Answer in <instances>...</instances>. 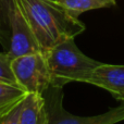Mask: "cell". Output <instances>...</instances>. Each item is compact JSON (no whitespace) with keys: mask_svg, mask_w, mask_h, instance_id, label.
<instances>
[{"mask_svg":"<svg viewBox=\"0 0 124 124\" xmlns=\"http://www.w3.org/2000/svg\"><path fill=\"white\" fill-rule=\"evenodd\" d=\"M15 1L43 52L65 39L75 38L85 31V25L78 17L71 15L56 0Z\"/></svg>","mask_w":124,"mask_h":124,"instance_id":"6da1fadb","label":"cell"},{"mask_svg":"<svg viewBox=\"0 0 124 124\" xmlns=\"http://www.w3.org/2000/svg\"><path fill=\"white\" fill-rule=\"evenodd\" d=\"M51 78V86L63 87L71 82L85 83L95 68L101 62L84 54L74 38L57 44L44 52Z\"/></svg>","mask_w":124,"mask_h":124,"instance_id":"7a4b0ae2","label":"cell"},{"mask_svg":"<svg viewBox=\"0 0 124 124\" xmlns=\"http://www.w3.org/2000/svg\"><path fill=\"white\" fill-rule=\"evenodd\" d=\"M47 110V124H116L124 120V103L116 109L95 116H77L62 106V87L50 85L43 93Z\"/></svg>","mask_w":124,"mask_h":124,"instance_id":"3957f363","label":"cell"},{"mask_svg":"<svg viewBox=\"0 0 124 124\" xmlns=\"http://www.w3.org/2000/svg\"><path fill=\"white\" fill-rule=\"evenodd\" d=\"M11 68L17 84L28 94H43L51 85L49 69L44 52H34L12 59Z\"/></svg>","mask_w":124,"mask_h":124,"instance_id":"277c9868","label":"cell"},{"mask_svg":"<svg viewBox=\"0 0 124 124\" xmlns=\"http://www.w3.org/2000/svg\"><path fill=\"white\" fill-rule=\"evenodd\" d=\"M34 52L43 51L30 24L20 10L16 1H14V7L11 15V38L7 54L12 60L17 57Z\"/></svg>","mask_w":124,"mask_h":124,"instance_id":"5b68a950","label":"cell"},{"mask_svg":"<svg viewBox=\"0 0 124 124\" xmlns=\"http://www.w3.org/2000/svg\"><path fill=\"white\" fill-rule=\"evenodd\" d=\"M85 83L108 90L124 103V65L98 64L93 70Z\"/></svg>","mask_w":124,"mask_h":124,"instance_id":"8992f818","label":"cell"},{"mask_svg":"<svg viewBox=\"0 0 124 124\" xmlns=\"http://www.w3.org/2000/svg\"><path fill=\"white\" fill-rule=\"evenodd\" d=\"M47 110L43 94H27L22 105L20 124H47Z\"/></svg>","mask_w":124,"mask_h":124,"instance_id":"52a82bcc","label":"cell"},{"mask_svg":"<svg viewBox=\"0 0 124 124\" xmlns=\"http://www.w3.org/2000/svg\"><path fill=\"white\" fill-rule=\"evenodd\" d=\"M28 93L19 84L0 82V120L22 103Z\"/></svg>","mask_w":124,"mask_h":124,"instance_id":"ba28073f","label":"cell"},{"mask_svg":"<svg viewBox=\"0 0 124 124\" xmlns=\"http://www.w3.org/2000/svg\"><path fill=\"white\" fill-rule=\"evenodd\" d=\"M71 15L78 17L79 14L90 10L110 8L116 4V0H56Z\"/></svg>","mask_w":124,"mask_h":124,"instance_id":"9c48e42d","label":"cell"},{"mask_svg":"<svg viewBox=\"0 0 124 124\" xmlns=\"http://www.w3.org/2000/svg\"><path fill=\"white\" fill-rule=\"evenodd\" d=\"M15 0H0V44L8 51L11 38V15Z\"/></svg>","mask_w":124,"mask_h":124,"instance_id":"30bf717a","label":"cell"},{"mask_svg":"<svg viewBox=\"0 0 124 124\" xmlns=\"http://www.w3.org/2000/svg\"><path fill=\"white\" fill-rule=\"evenodd\" d=\"M0 82L9 84H17L11 68V59L8 54L0 52Z\"/></svg>","mask_w":124,"mask_h":124,"instance_id":"8fae6325","label":"cell"},{"mask_svg":"<svg viewBox=\"0 0 124 124\" xmlns=\"http://www.w3.org/2000/svg\"><path fill=\"white\" fill-rule=\"evenodd\" d=\"M22 105L23 102L20 103L16 108H14L8 116L2 118L0 120V124H20V114H21Z\"/></svg>","mask_w":124,"mask_h":124,"instance_id":"7c38bea8","label":"cell"}]
</instances>
